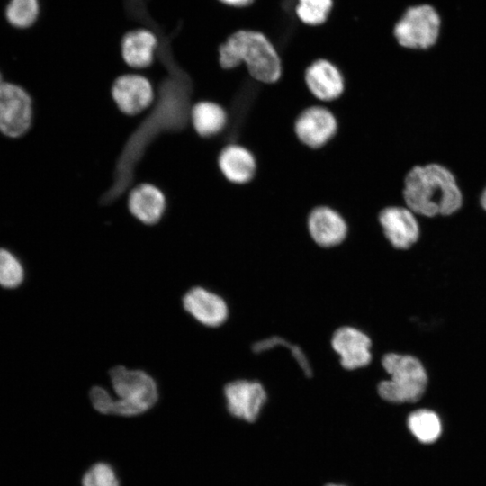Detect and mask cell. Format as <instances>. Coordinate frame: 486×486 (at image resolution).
Wrapping results in <instances>:
<instances>
[{
    "label": "cell",
    "mask_w": 486,
    "mask_h": 486,
    "mask_svg": "<svg viewBox=\"0 0 486 486\" xmlns=\"http://www.w3.org/2000/svg\"><path fill=\"white\" fill-rule=\"evenodd\" d=\"M402 200L416 215L451 217L464 206V196L455 175L446 166L429 162L415 165L403 178Z\"/></svg>",
    "instance_id": "cell-1"
},
{
    "label": "cell",
    "mask_w": 486,
    "mask_h": 486,
    "mask_svg": "<svg viewBox=\"0 0 486 486\" xmlns=\"http://www.w3.org/2000/svg\"><path fill=\"white\" fill-rule=\"evenodd\" d=\"M218 61L225 69L245 64L249 75L266 84L276 83L282 76L280 57L270 40L261 32L238 30L218 48Z\"/></svg>",
    "instance_id": "cell-2"
},
{
    "label": "cell",
    "mask_w": 486,
    "mask_h": 486,
    "mask_svg": "<svg viewBox=\"0 0 486 486\" xmlns=\"http://www.w3.org/2000/svg\"><path fill=\"white\" fill-rule=\"evenodd\" d=\"M382 365L389 378L377 385L379 396L395 404H417L423 400L429 385L428 374L422 362L416 356L387 353L382 358Z\"/></svg>",
    "instance_id": "cell-3"
},
{
    "label": "cell",
    "mask_w": 486,
    "mask_h": 486,
    "mask_svg": "<svg viewBox=\"0 0 486 486\" xmlns=\"http://www.w3.org/2000/svg\"><path fill=\"white\" fill-rule=\"evenodd\" d=\"M109 374L116 397H112L108 414L135 416L146 412L157 402L158 385L147 372L118 365Z\"/></svg>",
    "instance_id": "cell-4"
},
{
    "label": "cell",
    "mask_w": 486,
    "mask_h": 486,
    "mask_svg": "<svg viewBox=\"0 0 486 486\" xmlns=\"http://www.w3.org/2000/svg\"><path fill=\"white\" fill-rule=\"evenodd\" d=\"M439 32V15L428 4L409 8L393 30L397 42L411 50H428L434 46Z\"/></svg>",
    "instance_id": "cell-5"
},
{
    "label": "cell",
    "mask_w": 486,
    "mask_h": 486,
    "mask_svg": "<svg viewBox=\"0 0 486 486\" xmlns=\"http://www.w3.org/2000/svg\"><path fill=\"white\" fill-rule=\"evenodd\" d=\"M32 119V100L22 87L9 83L0 85V131L12 138L23 135Z\"/></svg>",
    "instance_id": "cell-6"
},
{
    "label": "cell",
    "mask_w": 486,
    "mask_h": 486,
    "mask_svg": "<svg viewBox=\"0 0 486 486\" xmlns=\"http://www.w3.org/2000/svg\"><path fill=\"white\" fill-rule=\"evenodd\" d=\"M378 220L384 237L396 249H409L419 239L420 225L407 206H386L380 211Z\"/></svg>",
    "instance_id": "cell-7"
},
{
    "label": "cell",
    "mask_w": 486,
    "mask_h": 486,
    "mask_svg": "<svg viewBox=\"0 0 486 486\" xmlns=\"http://www.w3.org/2000/svg\"><path fill=\"white\" fill-rule=\"evenodd\" d=\"M335 114L326 107L312 105L304 109L294 122V133L306 147L320 148L338 131Z\"/></svg>",
    "instance_id": "cell-8"
},
{
    "label": "cell",
    "mask_w": 486,
    "mask_h": 486,
    "mask_svg": "<svg viewBox=\"0 0 486 486\" xmlns=\"http://www.w3.org/2000/svg\"><path fill=\"white\" fill-rule=\"evenodd\" d=\"M112 97L122 112L136 115L150 106L154 100V90L146 76L123 74L113 81Z\"/></svg>",
    "instance_id": "cell-9"
},
{
    "label": "cell",
    "mask_w": 486,
    "mask_h": 486,
    "mask_svg": "<svg viewBox=\"0 0 486 486\" xmlns=\"http://www.w3.org/2000/svg\"><path fill=\"white\" fill-rule=\"evenodd\" d=\"M223 392L229 412L248 422L257 418L267 399L265 388L256 381H232L225 385Z\"/></svg>",
    "instance_id": "cell-10"
},
{
    "label": "cell",
    "mask_w": 486,
    "mask_h": 486,
    "mask_svg": "<svg viewBox=\"0 0 486 486\" xmlns=\"http://www.w3.org/2000/svg\"><path fill=\"white\" fill-rule=\"evenodd\" d=\"M331 346L338 355L341 365L346 370L363 368L372 361V340L357 328H338L332 335Z\"/></svg>",
    "instance_id": "cell-11"
},
{
    "label": "cell",
    "mask_w": 486,
    "mask_h": 486,
    "mask_svg": "<svg viewBox=\"0 0 486 486\" xmlns=\"http://www.w3.org/2000/svg\"><path fill=\"white\" fill-rule=\"evenodd\" d=\"M183 306L194 320L210 328L222 325L229 316L225 300L201 286L193 287L185 292Z\"/></svg>",
    "instance_id": "cell-12"
},
{
    "label": "cell",
    "mask_w": 486,
    "mask_h": 486,
    "mask_svg": "<svg viewBox=\"0 0 486 486\" xmlns=\"http://www.w3.org/2000/svg\"><path fill=\"white\" fill-rule=\"evenodd\" d=\"M307 227L312 240L322 248L341 244L348 232L347 223L342 215L326 205L317 206L310 212Z\"/></svg>",
    "instance_id": "cell-13"
},
{
    "label": "cell",
    "mask_w": 486,
    "mask_h": 486,
    "mask_svg": "<svg viewBox=\"0 0 486 486\" xmlns=\"http://www.w3.org/2000/svg\"><path fill=\"white\" fill-rule=\"evenodd\" d=\"M159 39L155 32L146 27L128 31L121 40V56L126 67L145 69L155 62Z\"/></svg>",
    "instance_id": "cell-14"
},
{
    "label": "cell",
    "mask_w": 486,
    "mask_h": 486,
    "mask_svg": "<svg viewBox=\"0 0 486 486\" xmlns=\"http://www.w3.org/2000/svg\"><path fill=\"white\" fill-rule=\"evenodd\" d=\"M304 80L310 94L322 102L338 99L345 90L342 73L327 59L313 61L305 70Z\"/></svg>",
    "instance_id": "cell-15"
},
{
    "label": "cell",
    "mask_w": 486,
    "mask_h": 486,
    "mask_svg": "<svg viewBox=\"0 0 486 486\" xmlns=\"http://www.w3.org/2000/svg\"><path fill=\"white\" fill-rule=\"evenodd\" d=\"M163 192L151 184H141L132 189L128 199L130 212L146 225L158 222L166 210Z\"/></svg>",
    "instance_id": "cell-16"
},
{
    "label": "cell",
    "mask_w": 486,
    "mask_h": 486,
    "mask_svg": "<svg viewBox=\"0 0 486 486\" xmlns=\"http://www.w3.org/2000/svg\"><path fill=\"white\" fill-rule=\"evenodd\" d=\"M218 166L223 176L237 184H248L256 172V160L253 153L238 144L228 145L220 151Z\"/></svg>",
    "instance_id": "cell-17"
},
{
    "label": "cell",
    "mask_w": 486,
    "mask_h": 486,
    "mask_svg": "<svg viewBox=\"0 0 486 486\" xmlns=\"http://www.w3.org/2000/svg\"><path fill=\"white\" fill-rule=\"evenodd\" d=\"M410 433L420 443L436 442L442 434V422L438 414L428 408L417 407L406 418Z\"/></svg>",
    "instance_id": "cell-18"
},
{
    "label": "cell",
    "mask_w": 486,
    "mask_h": 486,
    "mask_svg": "<svg viewBox=\"0 0 486 486\" xmlns=\"http://www.w3.org/2000/svg\"><path fill=\"white\" fill-rule=\"evenodd\" d=\"M191 121L199 135L211 137L220 133L225 128L227 114L220 104L211 101H202L193 107Z\"/></svg>",
    "instance_id": "cell-19"
},
{
    "label": "cell",
    "mask_w": 486,
    "mask_h": 486,
    "mask_svg": "<svg viewBox=\"0 0 486 486\" xmlns=\"http://www.w3.org/2000/svg\"><path fill=\"white\" fill-rule=\"evenodd\" d=\"M38 0H11L5 10L7 21L14 27L28 28L38 19Z\"/></svg>",
    "instance_id": "cell-20"
},
{
    "label": "cell",
    "mask_w": 486,
    "mask_h": 486,
    "mask_svg": "<svg viewBox=\"0 0 486 486\" xmlns=\"http://www.w3.org/2000/svg\"><path fill=\"white\" fill-rule=\"evenodd\" d=\"M279 346L287 348L305 375L309 377L312 375L310 363L302 349L281 337L273 336L259 340L253 344L252 351L256 354H260Z\"/></svg>",
    "instance_id": "cell-21"
},
{
    "label": "cell",
    "mask_w": 486,
    "mask_h": 486,
    "mask_svg": "<svg viewBox=\"0 0 486 486\" xmlns=\"http://www.w3.org/2000/svg\"><path fill=\"white\" fill-rule=\"evenodd\" d=\"M24 278V269L10 251L0 248V285L4 288L19 286Z\"/></svg>",
    "instance_id": "cell-22"
},
{
    "label": "cell",
    "mask_w": 486,
    "mask_h": 486,
    "mask_svg": "<svg viewBox=\"0 0 486 486\" xmlns=\"http://www.w3.org/2000/svg\"><path fill=\"white\" fill-rule=\"evenodd\" d=\"M332 0H299L296 14L308 25L323 23L332 8Z\"/></svg>",
    "instance_id": "cell-23"
},
{
    "label": "cell",
    "mask_w": 486,
    "mask_h": 486,
    "mask_svg": "<svg viewBox=\"0 0 486 486\" xmlns=\"http://www.w3.org/2000/svg\"><path fill=\"white\" fill-rule=\"evenodd\" d=\"M83 486H120L114 470L105 463H97L90 467L82 480Z\"/></svg>",
    "instance_id": "cell-24"
},
{
    "label": "cell",
    "mask_w": 486,
    "mask_h": 486,
    "mask_svg": "<svg viewBox=\"0 0 486 486\" xmlns=\"http://www.w3.org/2000/svg\"><path fill=\"white\" fill-rule=\"evenodd\" d=\"M220 4L231 7V8H241L246 7L251 4L254 0H217Z\"/></svg>",
    "instance_id": "cell-25"
},
{
    "label": "cell",
    "mask_w": 486,
    "mask_h": 486,
    "mask_svg": "<svg viewBox=\"0 0 486 486\" xmlns=\"http://www.w3.org/2000/svg\"><path fill=\"white\" fill-rule=\"evenodd\" d=\"M479 203L481 208L486 212V185L480 194Z\"/></svg>",
    "instance_id": "cell-26"
},
{
    "label": "cell",
    "mask_w": 486,
    "mask_h": 486,
    "mask_svg": "<svg viewBox=\"0 0 486 486\" xmlns=\"http://www.w3.org/2000/svg\"><path fill=\"white\" fill-rule=\"evenodd\" d=\"M326 486H345V485L330 483Z\"/></svg>",
    "instance_id": "cell-27"
},
{
    "label": "cell",
    "mask_w": 486,
    "mask_h": 486,
    "mask_svg": "<svg viewBox=\"0 0 486 486\" xmlns=\"http://www.w3.org/2000/svg\"><path fill=\"white\" fill-rule=\"evenodd\" d=\"M1 84H2V82H1V75H0V85H1Z\"/></svg>",
    "instance_id": "cell-28"
}]
</instances>
